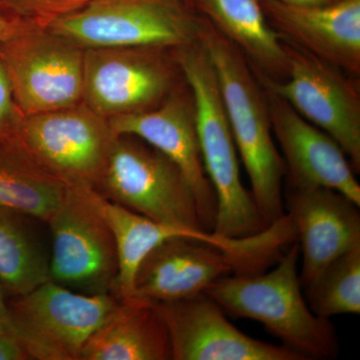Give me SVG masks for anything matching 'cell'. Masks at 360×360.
<instances>
[{
	"instance_id": "obj_1",
	"label": "cell",
	"mask_w": 360,
	"mask_h": 360,
	"mask_svg": "<svg viewBox=\"0 0 360 360\" xmlns=\"http://www.w3.org/2000/svg\"><path fill=\"white\" fill-rule=\"evenodd\" d=\"M198 40L214 68L236 149L250 177L251 195L269 226L284 215L286 167L274 142L264 89L243 52L202 15Z\"/></svg>"
},
{
	"instance_id": "obj_2",
	"label": "cell",
	"mask_w": 360,
	"mask_h": 360,
	"mask_svg": "<svg viewBox=\"0 0 360 360\" xmlns=\"http://www.w3.org/2000/svg\"><path fill=\"white\" fill-rule=\"evenodd\" d=\"M174 52L182 77L193 94L201 156L217 196L213 232L229 239L257 236L269 225L241 182L238 149L212 60L198 39Z\"/></svg>"
},
{
	"instance_id": "obj_3",
	"label": "cell",
	"mask_w": 360,
	"mask_h": 360,
	"mask_svg": "<svg viewBox=\"0 0 360 360\" xmlns=\"http://www.w3.org/2000/svg\"><path fill=\"white\" fill-rule=\"evenodd\" d=\"M300 255V245L295 241L269 274L224 276L205 293L227 314L259 321L284 347L305 360L331 359L340 352L335 329L329 319L310 309L302 295Z\"/></svg>"
},
{
	"instance_id": "obj_4",
	"label": "cell",
	"mask_w": 360,
	"mask_h": 360,
	"mask_svg": "<svg viewBox=\"0 0 360 360\" xmlns=\"http://www.w3.org/2000/svg\"><path fill=\"white\" fill-rule=\"evenodd\" d=\"M94 188L111 202L149 219L206 231L193 187L184 172L167 156L134 135L116 137Z\"/></svg>"
},
{
	"instance_id": "obj_5",
	"label": "cell",
	"mask_w": 360,
	"mask_h": 360,
	"mask_svg": "<svg viewBox=\"0 0 360 360\" xmlns=\"http://www.w3.org/2000/svg\"><path fill=\"white\" fill-rule=\"evenodd\" d=\"M200 20L182 0H97L46 28L84 49H175L198 40Z\"/></svg>"
},
{
	"instance_id": "obj_6",
	"label": "cell",
	"mask_w": 360,
	"mask_h": 360,
	"mask_svg": "<svg viewBox=\"0 0 360 360\" xmlns=\"http://www.w3.org/2000/svg\"><path fill=\"white\" fill-rule=\"evenodd\" d=\"M120 303L111 293H77L49 281L8 302L11 331L30 359L79 360L85 342Z\"/></svg>"
},
{
	"instance_id": "obj_7",
	"label": "cell",
	"mask_w": 360,
	"mask_h": 360,
	"mask_svg": "<svg viewBox=\"0 0 360 360\" xmlns=\"http://www.w3.org/2000/svg\"><path fill=\"white\" fill-rule=\"evenodd\" d=\"M283 39L288 53V77L274 80L252 70L258 82L290 104L307 122L330 135L345 151L354 172H359V79Z\"/></svg>"
},
{
	"instance_id": "obj_8",
	"label": "cell",
	"mask_w": 360,
	"mask_h": 360,
	"mask_svg": "<svg viewBox=\"0 0 360 360\" xmlns=\"http://www.w3.org/2000/svg\"><path fill=\"white\" fill-rule=\"evenodd\" d=\"M116 137L108 118L82 103L23 115L8 141L68 184L94 187Z\"/></svg>"
},
{
	"instance_id": "obj_9",
	"label": "cell",
	"mask_w": 360,
	"mask_h": 360,
	"mask_svg": "<svg viewBox=\"0 0 360 360\" xmlns=\"http://www.w3.org/2000/svg\"><path fill=\"white\" fill-rule=\"evenodd\" d=\"M84 49L49 28L30 26L0 42L16 106L23 115L84 103Z\"/></svg>"
},
{
	"instance_id": "obj_10",
	"label": "cell",
	"mask_w": 360,
	"mask_h": 360,
	"mask_svg": "<svg viewBox=\"0 0 360 360\" xmlns=\"http://www.w3.org/2000/svg\"><path fill=\"white\" fill-rule=\"evenodd\" d=\"M163 47H94L84 54V103L110 120L153 110L179 85V66Z\"/></svg>"
},
{
	"instance_id": "obj_11",
	"label": "cell",
	"mask_w": 360,
	"mask_h": 360,
	"mask_svg": "<svg viewBox=\"0 0 360 360\" xmlns=\"http://www.w3.org/2000/svg\"><path fill=\"white\" fill-rule=\"evenodd\" d=\"M49 224L51 281L89 295H113L118 272L115 239L92 200L91 186L70 184Z\"/></svg>"
},
{
	"instance_id": "obj_12",
	"label": "cell",
	"mask_w": 360,
	"mask_h": 360,
	"mask_svg": "<svg viewBox=\"0 0 360 360\" xmlns=\"http://www.w3.org/2000/svg\"><path fill=\"white\" fill-rule=\"evenodd\" d=\"M115 135H134L180 168L193 187L201 224L213 232L217 196L203 165L196 129L195 103L186 80L156 108L108 120Z\"/></svg>"
},
{
	"instance_id": "obj_13",
	"label": "cell",
	"mask_w": 360,
	"mask_h": 360,
	"mask_svg": "<svg viewBox=\"0 0 360 360\" xmlns=\"http://www.w3.org/2000/svg\"><path fill=\"white\" fill-rule=\"evenodd\" d=\"M153 303L167 326L172 360H305L284 345L241 333L205 292Z\"/></svg>"
},
{
	"instance_id": "obj_14",
	"label": "cell",
	"mask_w": 360,
	"mask_h": 360,
	"mask_svg": "<svg viewBox=\"0 0 360 360\" xmlns=\"http://www.w3.org/2000/svg\"><path fill=\"white\" fill-rule=\"evenodd\" d=\"M259 265L201 239L174 236L149 251L135 274L134 296L150 302L181 300L205 292L221 277L255 274Z\"/></svg>"
},
{
	"instance_id": "obj_15",
	"label": "cell",
	"mask_w": 360,
	"mask_h": 360,
	"mask_svg": "<svg viewBox=\"0 0 360 360\" xmlns=\"http://www.w3.org/2000/svg\"><path fill=\"white\" fill-rule=\"evenodd\" d=\"M264 92L272 134L285 163L286 186L326 187L360 206V186L340 144L281 97L266 89Z\"/></svg>"
},
{
	"instance_id": "obj_16",
	"label": "cell",
	"mask_w": 360,
	"mask_h": 360,
	"mask_svg": "<svg viewBox=\"0 0 360 360\" xmlns=\"http://www.w3.org/2000/svg\"><path fill=\"white\" fill-rule=\"evenodd\" d=\"M284 207L302 253V288L360 245L359 206L343 194L326 187L286 186Z\"/></svg>"
},
{
	"instance_id": "obj_17",
	"label": "cell",
	"mask_w": 360,
	"mask_h": 360,
	"mask_svg": "<svg viewBox=\"0 0 360 360\" xmlns=\"http://www.w3.org/2000/svg\"><path fill=\"white\" fill-rule=\"evenodd\" d=\"M259 2L270 26L283 39L359 77L360 0H340L326 6Z\"/></svg>"
},
{
	"instance_id": "obj_18",
	"label": "cell",
	"mask_w": 360,
	"mask_h": 360,
	"mask_svg": "<svg viewBox=\"0 0 360 360\" xmlns=\"http://www.w3.org/2000/svg\"><path fill=\"white\" fill-rule=\"evenodd\" d=\"M91 196L115 236L118 272L113 295L120 302L132 298L135 274L141 260L165 239L184 236L208 241L231 252L238 250V240L236 239L222 238L214 232L193 231L160 224L111 202L97 193L94 187H91Z\"/></svg>"
},
{
	"instance_id": "obj_19",
	"label": "cell",
	"mask_w": 360,
	"mask_h": 360,
	"mask_svg": "<svg viewBox=\"0 0 360 360\" xmlns=\"http://www.w3.org/2000/svg\"><path fill=\"white\" fill-rule=\"evenodd\" d=\"M172 359L167 326L155 304L139 298L120 302L85 342L79 360Z\"/></svg>"
},
{
	"instance_id": "obj_20",
	"label": "cell",
	"mask_w": 360,
	"mask_h": 360,
	"mask_svg": "<svg viewBox=\"0 0 360 360\" xmlns=\"http://www.w3.org/2000/svg\"><path fill=\"white\" fill-rule=\"evenodd\" d=\"M193 7L238 47L253 70L271 79H285V45L265 18L259 0H193Z\"/></svg>"
},
{
	"instance_id": "obj_21",
	"label": "cell",
	"mask_w": 360,
	"mask_h": 360,
	"mask_svg": "<svg viewBox=\"0 0 360 360\" xmlns=\"http://www.w3.org/2000/svg\"><path fill=\"white\" fill-rule=\"evenodd\" d=\"M70 184L11 141H0V207L49 224Z\"/></svg>"
},
{
	"instance_id": "obj_22",
	"label": "cell",
	"mask_w": 360,
	"mask_h": 360,
	"mask_svg": "<svg viewBox=\"0 0 360 360\" xmlns=\"http://www.w3.org/2000/svg\"><path fill=\"white\" fill-rule=\"evenodd\" d=\"M23 217L0 207V286L13 296L51 281L49 260Z\"/></svg>"
},
{
	"instance_id": "obj_23",
	"label": "cell",
	"mask_w": 360,
	"mask_h": 360,
	"mask_svg": "<svg viewBox=\"0 0 360 360\" xmlns=\"http://www.w3.org/2000/svg\"><path fill=\"white\" fill-rule=\"evenodd\" d=\"M309 307L319 316L360 314V245L336 258L304 288Z\"/></svg>"
},
{
	"instance_id": "obj_24",
	"label": "cell",
	"mask_w": 360,
	"mask_h": 360,
	"mask_svg": "<svg viewBox=\"0 0 360 360\" xmlns=\"http://www.w3.org/2000/svg\"><path fill=\"white\" fill-rule=\"evenodd\" d=\"M97 0H0L9 14L35 27L46 28L53 21L82 11Z\"/></svg>"
},
{
	"instance_id": "obj_25",
	"label": "cell",
	"mask_w": 360,
	"mask_h": 360,
	"mask_svg": "<svg viewBox=\"0 0 360 360\" xmlns=\"http://www.w3.org/2000/svg\"><path fill=\"white\" fill-rule=\"evenodd\" d=\"M22 116L14 101L6 68L0 60V141L11 139Z\"/></svg>"
},
{
	"instance_id": "obj_26",
	"label": "cell",
	"mask_w": 360,
	"mask_h": 360,
	"mask_svg": "<svg viewBox=\"0 0 360 360\" xmlns=\"http://www.w3.org/2000/svg\"><path fill=\"white\" fill-rule=\"evenodd\" d=\"M28 359L30 355L13 333L7 330L0 335V360Z\"/></svg>"
},
{
	"instance_id": "obj_27",
	"label": "cell",
	"mask_w": 360,
	"mask_h": 360,
	"mask_svg": "<svg viewBox=\"0 0 360 360\" xmlns=\"http://www.w3.org/2000/svg\"><path fill=\"white\" fill-rule=\"evenodd\" d=\"M30 26L32 25H27L25 21L14 18L0 6V42L11 39L14 35Z\"/></svg>"
},
{
	"instance_id": "obj_28",
	"label": "cell",
	"mask_w": 360,
	"mask_h": 360,
	"mask_svg": "<svg viewBox=\"0 0 360 360\" xmlns=\"http://www.w3.org/2000/svg\"><path fill=\"white\" fill-rule=\"evenodd\" d=\"M0 326H4V328L11 331V314H9L8 302H6L4 298V292H2V288L0 286ZM13 333V331H11Z\"/></svg>"
},
{
	"instance_id": "obj_29",
	"label": "cell",
	"mask_w": 360,
	"mask_h": 360,
	"mask_svg": "<svg viewBox=\"0 0 360 360\" xmlns=\"http://www.w3.org/2000/svg\"><path fill=\"white\" fill-rule=\"evenodd\" d=\"M288 4H298V6H326V4H335L340 0H276Z\"/></svg>"
},
{
	"instance_id": "obj_30",
	"label": "cell",
	"mask_w": 360,
	"mask_h": 360,
	"mask_svg": "<svg viewBox=\"0 0 360 360\" xmlns=\"http://www.w3.org/2000/svg\"><path fill=\"white\" fill-rule=\"evenodd\" d=\"M182 1L184 2V4H187L189 7H191V8L194 9L193 7V0H182ZM195 11V9H194Z\"/></svg>"
},
{
	"instance_id": "obj_31",
	"label": "cell",
	"mask_w": 360,
	"mask_h": 360,
	"mask_svg": "<svg viewBox=\"0 0 360 360\" xmlns=\"http://www.w3.org/2000/svg\"><path fill=\"white\" fill-rule=\"evenodd\" d=\"M7 330H8V329H7L6 328H4V326H0V335H1V333H4V331H7Z\"/></svg>"
}]
</instances>
